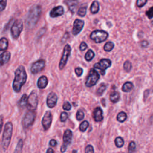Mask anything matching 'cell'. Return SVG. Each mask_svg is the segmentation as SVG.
Returning a JSON list of instances; mask_svg holds the SVG:
<instances>
[{
	"instance_id": "6da1fadb",
	"label": "cell",
	"mask_w": 153,
	"mask_h": 153,
	"mask_svg": "<svg viewBox=\"0 0 153 153\" xmlns=\"http://www.w3.org/2000/svg\"><path fill=\"white\" fill-rule=\"evenodd\" d=\"M42 13V8L39 5L32 6L29 10L25 19V26L28 29H33L40 19Z\"/></svg>"
},
{
	"instance_id": "7a4b0ae2",
	"label": "cell",
	"mask_w": 153,
	"mask_h": 153,
	"mask_svg": "<svg viewBox=\"0 0 153 153\" xmlns=\"http://www.w3.org/2000/svg\"><path fill=\"white\" fill-rule=\"evenodd\" d=\"M27 75L25 68L22 65L19 66L14 72V78L12 84L13 89L16 93L20 91L22 86L27 81Z\"/></svg>"
},
{
	"instance_id": "3957f363",
	"label": "cell",
	"mask_w": 153,
	"mask_h": 153,
	"mask_svg": "<svg viewBox=\"0 0 153 153\" xmlns=\"http://www.w3.org/2000/svg\"><path fill=\"white\" fill-rule=\"evenodd\" d=\"M13 123L10 121L7 122L5 124L2 138V146L4 151H6L8 149L10 144L13 134Z\"/></svg>"
},
{
	"instance_id": "277c9868",
	"label": "cell",
	"mask_w": 153,
	"mask_h": 153,
	"mask_svg": "<svg viewBox=\"0 0 153 153\" xmlns=\"http://www.w3.org/2000/svg\"><path fill=\"white\" fill-rule=\"evenodd\" d=\"M36 118L35 111L28 110L22 121V124L24 128L27 129L32 126Z\"/></svg>"
},
{
	"instance_id": "5b68a950",
	"label": "cell",
	"mask_w": 153,
	"mask_h": 153,
	"mask_svg": "<svg viewBox=\"0 0 153 153\" xmlns=\"http://www.w3.org/2000/svg\"><path fill=\"white\" fill-rule=\"evenodd\" d=\"M23 29V23L21 19H16L11 27V35L13 39H17Z\"/></svg>"
},
{
	"instance_id": "8992f818",
	"label": "cell",
	"mask_w": 153,
	"mask_h": 153,
	"mask_svg": "<svg viewBox=\"0 0 153 153\" xmlns=\"http://www.w3.org/2000/svg\"><path fill=\"white\" fill-rule=\"evenodd\" d=\"M109 34L107 32L103 30H96L93 31L90 37L96 43H101L105 41L108 37Z\"/></svg>"
},
{
	"instance_id": "52a82bcc",
	"label": "cell",
	"mask_w": 153,
	"mask_h": 153,
	"mask_svg": "<svg viewBox=\"0 0 153 153\" xmlns=\"http://www.w3.org/2000/svg\"><path fill=\"white\" fill-rule=\"evenodd\" d=\"M38 104V96L35 90H32L27 97L26 107L28 110L35 111Z\"/></svg>"
},
{
	"instance_id": "ba28073f",
	"label": "cell",
	"mask_w": 153,
	"mask_h": 153,
	"mask_svg": "<svg viewBox=\"0 0 153 153\" xmlns=\"http://www.w3.org/2000/svg\"><path fill=\"white\" fill-rule=\"evenodd\" d=\"M99 79V74L98 72H97V71L94 68H92L89 72L85 85L87 87H91L92 86H94L96 84Z\"/></svg>"
},
{
	"instance_id": "9c48e42d",
	"label": "cell",
	"mask_w": 153,
	"mask_h": 153,
	"mask_svg": "<svg viewBox=\"0 0 153 153\" xmlns=\"http://www.w3.org/2000/svg\"><path fill=\"white\" fill-rule=\"evenodd\" d=\"M112 65L111 60L108 59H102L99 62L94 65V68L97 69L99 71V72L102 75L105 74L106 69L109 68Z\"/></svg>"
},
{
	"instance_id": "30bf717a",
	"label": "cell",
	"mask_w": 153,
	"mask_h": 153,
	"mask_svg": "<svg viewBox=\"0 0 153 153\" xmlns=\"http://www.w3.org/2000/svg\"><path fill=\"white\" fill-rule=\"evenodd\" d=\"M71 47L70 45L66 44L63 48L62 55L59 62V68L60 69H63L64 68L65 66L66 65L68 62V58L71 55Z\"/></svg>"
},
{
	"instance_id": "8fae6325",
	"label": "cell",
	"mask_w": 153,
	"mask_h": 153,
	"mask_svg": "<svg viewBox=\"0 0 153 153\" xmlns=\"http://www.w3.org/2000/svg\"><path fill=\"white\" fill-rule=\"evenodd\" d=\"M72 139V132L69 129H66L63 136V144L60 148V151L64 152L66 151L68 146L71 143Z\"/></svg>"
},
{
	"instance_id": "7c38bea8",
	"label": "cell",
	"mask_w": 153,
	"mask_h": 153,
	"mask_svg": "<svg viewBox=\"0 0 153 153\" xmlns=\"http://www.w3.org/2000/svg\"><path fill=\"white\" fill-rule=\"evenodd\" d=\"M45 61L44 59H39L33 62L30 67V72L32 74H36L41 72L45 68Z\"/></svg>"
},
{
	"instance_id": "4fadbf2b",
	"label": "cell",
	"mask_w": 153,
	"mask_h": 153,
	"mask_svg": "<svg viewBox=\"0 0 153 153\" xmlns=\"http://www.w3.org/2000/svg\"><path fill=\"white\" fill-rule=\"evenodd\" d=\"M52 119H53V117H52V114L51 112L49 111H46L41 120V124L45 131L50 128L52 123Z\"/></svg>"
},
{
	"instance_id": "5bb4252c",
	"label": "cell",
	"mask_w": 153,
	"mask_h": 153,
	"mask_svg": "<svg viewBox=\"0 0 153 153\" xmlns=\"http://www.w3.org/2000/svg\"><path fill=\"white\" fill-rule=\"evenodd\" d=\"M84 25V22L82 20L76 19L74 20L73 23V28L72 30V33L74 35H77L82 29Z\"/></svg>"
},
{
	"instance_id": "9a60e30c",
	"label": "cell",
	"mask_w": 153,
	"mask_h": 153,
	"mask_svg": "<svg viewBox=\"0 0 153 153\" xmlns=\"http://www.w3.org/2000/svg\"><path fill=\"white\" fill-rule=\"evenodd\" d=\"M57 96L54 92H50L47 97V100H46V103L47 106L49 108H54L57 102Z\"/></svg>"
},
{
	"instance_id": "2e32d148",
	"label": "cell",
	"mask_w": 153,
	"mask_h": 153,
	"mask_svg": "<svg viewBox=\"0 0 153 153\" xmlns=\"http://www.w3.org/2000/svg\"><path fill=\"white\" fill-rule=\"evenodd\" d=\"M64 14V8L62 5H59L52 8L50 12V16L52 18L57 17Z\"/></svg>"
},
{
	"instance_id": "e0dca14e",
	"label": "cell",
	"mask_w": 153,
	"mask_h": 153,
	"mask_svg": "<svg viewBox=\"0 0 153 153\" xmlns=\"http://www.w3.org/2000/svg\"><path fill=\"white\" fill-rule=\"evenodd\" d=\"M63 1L72 13H74L76 11L78 0H63Z\"/></svg>"
},
{
	"instance_id": "ac0fdd59",
	"label": "cell",
	"mask_w": 153,
	"mask_h": 153,
	"mask_svg": "<svg viewBox=\"0 0 153 153\" xmlns=\"http://www.w3.org/2000/svg\"><path fill=\"white\" fill-rule=\"evenodd\" d=\"M11 53L6 51H4L0 54V66H3L7 63L11 59Z\"/></svg>"
},
{
	"instance_id": "d6986e66",
	"label": "cell",
	"mask_w": 153,
	"mask_h": 153,
	"mask_svg": "<svg viewBox=\"0 0 153 153\" xmlns=\"http://www.w3.org/2000/svg\"><path fill=\"white\" fill-rule=\"evenodd\" d=\"M48 78L45 75L41 76L37 81V87L39 89L45 88L48 84Z\"/></svg>"
},
{
	"instance_id": "ffe728a7",
	"label": "cell",
	"mask_w": 153,
	"mask_h": 153,
	"mask_svg": "<svg viewBox=\"0 0 153 153\" xmlns=\"http://www.w3.org/2000/svg\"><path fill=\"white\" fill-rule=\"evenodd\" d=\"M93 118L96 122L101 121L103 120V112L100 107H96L94 109L93 111Z\"/></svg>"
},
{
	"instance_id": "44dd1931",
	"label": "cell",
	"mask_w": 153,
	"mask_h": 153,
	"mask_svg": "<svg viewBox=\"0 0 153 153\" xmlns=\"http://www.w3.org/2000/svg\"><path fill=\"white\" fill-rule=\"evenodd\" d=\"M8 47V41L5 37L0 38V51H5Z\"/></svg>"
},
{
	"instance_id": "7402d4cb",
	"label": "cell",
	"mask_w": 153,
	"mask_h": 153,
	"mask_svg": "<svg viewBox=\"0 0 153 153\" xmlns=\"http://www.w3.org/2000/svg\"><path fill=\"white\" fill-rule=\"evenodd\" d=\"M27 97H28V96L26 93L23 94L21 98L20 99V100L18 102V105H19V107H20L21 108H23L26 106Z\"/></svg>"
},
{
	"instance_id": "603a6c76",
	"label": "cell",
	"mask_w": 153,
	"mask_h": 153,
	"mask_svg": "<svg viewBox=\"0 0 153 153\" xmlns=\"http://www.w3.org/2000/svg\"><path fill=\"white\" fill-rule=\"evenodd\" d=\"M90 12L92 14H96L99 11V4L97 1H94L90 8Z\"/></svg>"
},
{
	"instance_id": "cb8c5ba5",
	"label": "cell",
	"mask_w": 153,
	"mask_h": 153,
	"mask_svg": "<svg viewBox=\"0 0 153 153\" xmlns=\"http://www.w3.org/2000/svg\"><path fill=\"white\" fill-rule=\"evenodd\" d=\"M133 83L131 82L127 81L123 84V85L122 87V90L124 92H129L131 91V90L133 88Z\"/></svg>"
},
{
	"instance_id": "d4e9b609",
	"label": "cell",
	"mask_w": 153,
	"mask_h": 153,
	"mask_svg": "<svg viewBox=\"0 0 153 153\" xmlns=\"http://www.w3.org/2000/svg\"><path fill=\"white\" fill-rule=\"evenodd\" d=\"M120 94L117 91H114L112 93H111L110 96H109V99L112 102V103H117L119 99H120Z\"/></svg>"
},
{
	"instance_id": "484cf974",
	"label": "cell",
	"mask_w": 153,
	"mask_h": 153,
	"mask_svg": "<svg viewBox=\"0 0 153 153\" xmlns=\"http://www.w3.org/2000/svg\"><path fill=\"white\" fill-rule=\"evenodd\" d=\"M86 13H87V5H82L81 6H80L79 9L78 10L77 14L79 16L83 17L85 16Z\"/></svg>"
},
{
	"instance_id": "4316f807",
	"label": "cell",
	"mask_w": 153,
	"mask_h": 153,
	"mask_svg": "<svg viewBox=\"0 0 153 153\" xmlns=\"http://www.w3.org/2000/svg\"><path fill=\"white\" fill-rule=\"evenodd\" d=\"M127 114L126 112H123V111H121L120 112H119L118 114H117V120L120 122V123H123L124 122L126 119H127Z\"/></svg>"
},
{
	"instance_id": "83f0119b",
	"label": "cell",
	"mask_w": 153,
	"mask_h": 153,
	"mask_svg": "<svg viewBox=\"0 0 153 153\" xmlns=\"http://www.w3.org/2000/svg\"><path fill=\"white\" fill-rule=\"evenodd\" d=\"M94 56H95V54H94V51L92 50L89 49L85 54V59L87 61L90 62L94 58Z\"/></svg>"
},
{
	"instance_id": "f1b7e54d",
	"label": "cell",
	"mask_w": 153,
	"mask_h": 153,
	"mask_svg": "<svg viewBox=\"0 0 153 153\" xmlns=\"http://www.w3.org/2000/svg\"><path fill=\"white\" fill-rule=\"evenodd\" d=\"M23 146V139H20L18 140V142L17 143V145L16 146V148L14 151V152H21L22 151V148Z\"/></svg>"
},
{
	"instance_id": "f546056e",
	"label": "cell",
	"mask_w": 153,
	"mask_h": 153,
	"mask_svg": "<svg viewBox=\"0 0 153 153\" xmlns=\"http://www.w3.org/2000/svg\"><path fill=\"white\" fill-rule=\"evenodd\" d=\"M114 47V44L113 42H111V41H109V42H107L105 45H104V47H103V49L105 51H107V52H109L111 51Z\"/></svg>"
},
{
	"instance_id": "4dcf8cb0",
	"label": "cell",
	"mask_w": 153,
	"mask_h": 153,
	"mask_svg": "<svg viewBox=\"0 0 153 153\" xmlns=\"http://www.w3.org/2000/svg\"><path fill=\"white\" fill-rule=\"evenodd\" d=\"M124 139L121 137L118 136V137L115 138V144L117 147L121 148L124 145Z\"/></svg>"
},
{
	"instance_id": "1f68e13d",
	"label": "cell",
	"mask_w": 153,
	"mask_h": 153,
	"mask_svg": "<svg viewBox=\"0 0 153 153\" xmlns=\"http://www.w3.org/2000/svg\"><path fill=\"white\" fill-rule=\"evenodd\" d=\"M88 126H89L88 122L87 121L85 120V121H82V122L80 124L79 127V130H80L81 131L84 132V131H85L86 130V129L87 128V127H88Z\"/></svg>"
},
{
	"instance_id": "d6a6232c",
	"label": "cell",
	"mask_w": 153,
	"mask_h": 153,
	"mask_svg": "<svg viewBox=\"0 0 153 153\" xmlns=\"http://www.w3.org/2000/svg\"><path fill=\"white\" fill-rule=\"evenodd\" d=\"M131 67H132V65L131 63L129 61V60H127L124 62V65H123V68L124 70L127 72H129L131 69Z\"/></svg>"
},
{
	"instance_id": "836d02e7",
	"label": "cell",
	"mask_w": 153,
	"mask_h": 153,
	"mask_svg": "<svg viewBox=\"0 0 153 153\" xmlns=\"http://www.w3.org/2000/svg\"><path fill=\"white\" fill-rule=\"evenodd\" d=\"M106 88V85L105 84H101L100 85V87L97 90L96 94L98 95V96H101L104 93V91H105Z\"/></svg>"
},
{
	"instance_id": "e575fe53",
	"label": "cell",
	"mask_w": 153,
	"mask_h": 153,
	"mask_svg": "<svg viewBox=\"0 0 153 153\" xmlns=\"http://www.w3.org/2000/svg\"><path fill=\"white\" fill-rule=\"evenodd\" d=\"M84 117V114L82 111L79 110L77 111L76 114V118L78 121H81L82 120Z\"/></svg>"
},
{
	"instance_id": "d590c367",
	"label": "cell",
	"mask_w": 153,
	"mask_h": 153,
	"mask_svg": "<svg viewBox=\"0 0 153 153\" xmlns=\"http://www.w3.org/2000/svg\"><path fill=\"white\" fill-rule=\"evenodd\" d=\"M7 4V0H0V13L3 11L6 7Z\"/></svg>"
},
{
	"instance_id": "8d00e7d4",
	"label": "cell",
	"mask_w": 153,
	"mask_h": 153,
	"mask_svg": "<svg viewBox=\"0 0 153 153\" xmlns=\"http://www.w3.org/2000/svg\"><path fill=\"white\" fill-rule=\"evenodd\" d=\"M68 118V114L66 112H62L60 114V120L61 122H65L66 121V120Z\"/></svg>"
},
{
	"instance_id": "74e56055",
	"label": "cell",
	"mask_w": 153,
	"mask_h": 153,
	"mask_svg": "<svg viewBox=\"0 0 153 153\" xmlns=\"http://www.w3.org/2000/svg\"><path fill=\"white\" fill-rule=\"evenodd\" d=\"M128 152H133L136 149V143L134 141H131L128 145Z\"/></svg>"
},
{
	"instance_id": "f35d334b",
	"label": "cell",
	"mask_w": 153,
	"mask_h": 153,
	"mask_svg": "<svg viewBox=\"0 0 153 153\" xmlns=\"http://www.w3.org/2000/svg\"><path fill=\"white\" fill-rule=\"evenodd\" d=\"M145 14L147 16V17H148V19H152L153 17V7H152L149 9H148L146 11Z\"/></svg>"
},
{
	"instance_id": "ab89813d",
	"label": "cell",
	"mask_w": 153,
	"mask_h": 153,
	"mask_svg": "<svg viewBox=\"0 0 153 153\" xmlns=\"http://www.w3.org/2000/svg\"><path fill=\"white\" fill-rule=\"evenodd\" d=\"M147 2V0H137L136 1V5L137 7L141 8L143 7Z\"/></svg>"
},
{
	"instance_id": "60d3db41",
	"label": "cell",
	"mask_w": 153,
	"mask_h": 153,
	"mask_svg": "<svg viewBox=\"0 0 153 153\" xmlns=\"http://www.w3.org/2000/svg\"><path fill=\"white\" fill-rule=\"evenodd\" d=\"M62 108L65 111H69V110H71V109L72 108V106H71V103L69 102H65L63 103Z\"/></svg>"
},
{
	"instance_id": "b9f144b4",
	"label": "cell",
	"mask_w": 153,
	"mask_h": 153,
	"mask_svg": "<svg viewBox=\"0 0 153 153\" xmlns=\"http://www.w3.org/2000/svg\"><path fill=\"white\" fill-rule=\"evenodd\" d=\"M75 72L78 76H81L83 73V69L80 67H78L75 69Z\"/></svg>"
},
{
	"instance_id": "7bdbcfd3",
	"label": "cell",
	"mask_w": 153,
	"mask_h": 153,
	"mask_svg": "<svg viewBox=\"0 0 153 153\" xmlns=\"http://www.w3.org/2000/svg\"><path fill=\"white\" fill-rule=\"evenodd\" d=\"M85 153H90V152H94V149L93 147L91 145H88L86 146L85 149Z\"/></svg>"
},
{
	"instance_id": "ee69618b",
	"label": "cell",
	"mask_w": 153,
	"mask_h": 153,
	"mask_svg": "<svg viewBox=\"0 0 153 153\" xmlns=\"http://www.w3.org/2000/svg\"><path fill=\"white\" fill-rule=\"evenodd\" d=\"M87 48V45L85 42H82L79 45V50L81 51H84Z\"/></svg>"
},
{
	"instance_id": "f6af8a7d",
	"label": "cell",
	"mask_w": 153,
	"mask_h": 153,
	"mask_svg": "<svg viewBox=\"0 0 153 153\" xmlns=\"http://www.w3.org/2000/svg\"><path fill=\"white\" fill-rule=\"evenodd\" d=\"M45 28H41L37 33V37L40 38L42 35H43L44 34V33L45 32Z\"/></svg>"
},
{
	"instance_id": "bcb514c9",
	"label": "cell",
	"mask_w": 153,
	"mask_h": 153,
	"mask_svg": "<svg viewBox=\"0 0 153 153\" xmlns=\"http://www.w3.org/2000/svg\"><path fill=\"white\" fill-rule=\"evenodd\" d=\"M3 124H4V116L2 115H0V133L2 131Z\"/></svg>"
},
{
	"instance_id": "7dc6e473",
	"label": "cell",
	"mask_w": 153,
	"mask_h": 153,
	"mask_svg": "<svg viewBox=\"0 0 153 153\" xmlns=\"http://www.w3.org/2000/svg\"><path fill=\"white\" fill-rule=\"evenodd\" d=\"M49 145L53 147L54 146H56L57 145V141L55 140V139H51L49 142Z\"/></svg>"
},
{
	"instance_id": "c3c4849f",
	"label": "cell",
	"mask_w": 153,
	"mask_h": 153,
	"mask_svg": "<svg viewBox=\"0 0 153 153\" xmlns=\"http://www.w3.org/2000/svg\"><path fill=\"white\" fill-rule=\"evenodd\" d=\"M140 45H141V46H142V47L145 48V47H147V46H148V42L146 41H142V42H141Z\"/></svg>"
},
{
	"instance_id": "681fc988",
	"label": "cell",
	"mask_w": 153,
	"mask_h": 153,
	"mask_svg": "<svg viewBox=\"0 0 153 153\" xmlns=\"http://www.w3.org/2000/svg\"><path fill=\"white\" fill-rule=\"evenodd\" d=\"M46 152L47 153H53V152H54V151L52 148H48V149L46 151Z\"/></svg>"
},
{
	"instance_id": "f907efd6",
	"label": "cell",
	"mask_w": 153,
	"mask_h": 153,
	"mask_svg": "<svg viewBox=\"0 0 153 153\" xmlns=\"http://www.w3.org/2000/svg\"><path fill=\"white\" fill-rule=\"evenodd\" d=\"M77 152V151H74V150H73V151H72V152Z\"/></svg>"
},
{
	"instance_id": "816d5d0a",
	"label": "cell",
	"mask_w": 153,
	"mask_h": 153,
	"mask_svg": "<svg viewBox=\"0 0 153 153\" xmlns=\"http://www.w3.org/2000/svg\"><path fill=\"white\" fill-rule=\"evenodd\" d=\"M151 23H152V25H153V20H152V22H151Z\"/></svg>"
},
{
	"instance_id": "f5cc1de1",
	"label": "cell",
	"mask_w": 153,
	"mask_h": 153,
	"mask_svg": "<svg viewBox=\"0 0 153 153\" xmlns=\"http://www.w3.org/2000/svg\"><path fill=\"white\" fill-rule=\"evenodd\" d=\"M0 101H1V94H0Z\"/></svg>"
}]
</instances>
